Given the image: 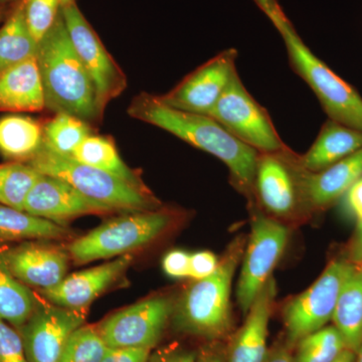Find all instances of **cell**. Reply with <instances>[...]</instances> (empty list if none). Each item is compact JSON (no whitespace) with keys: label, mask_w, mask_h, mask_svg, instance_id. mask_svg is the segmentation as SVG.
Wrapping results in <instances>:
<instances>
[{"label":"cell","mask_w":362,"mask_h":362,"mask_svg":"<svg viewBox=\"0 0 362 362\" xmlns=\"http://www.w3.org/2000/svg\"><path fill=\"white\" fill-rule=\"evenodd\" d=\"M128 115L156 126L182 141L220 159L230 170L233 185L255 199V175L259 152L230 134L214 119L164 104L157 95L141 93L128 107Z\"/></svg>","instance_id":"6da1fadb"},{"label":"cell","mask_w":362,"mask_h":362,"mask_svg":"<svg viewBox=\"0 0 362 362\" xmlns=\"http://www.w3.org/2000/svg\"><path fill=\"white\" fill-rule=\"evenodd\" d=\"M37 59L44 84L45 109L71 114L90 126L103 120L96 88L71 42L63 13L39 42Z\"/></svg>","instance_id":"7a4b0ae2"},{"label":"cell","mask_w":362,"mask_h":362,"mask_svg":"<svg viewBox=\"0 0 362 362\" xmlns=\"http://www.w3.org/2000/svg\"><path fill=\"white\" fill-rule=\"evenodd\" d=\"M245 247L244 237L233 240L216 272L209 277L194 280L182 293L171 316L176 330L211 340L228 334L232 326L233 278L242 261Z\"/></svg>","instance_id":"3957f363"},{"label":"cell","mask_w":362,"mask_h":362,"mask_svg":"<svg viewBox=\"0 0 362 362\" xmlns=\"http://www.w3.org/2000/svg\"><path fill=\"white\" fill-rule=\"evenodd\" d=\"M40 175L54 176L70 183L85 197L110 207L114 211H154L160 202L147 187H139L106 171L86 165L68 156H62L42 144L30 159Z\"/></svg>","instance_id":"277c9868"},{"label":"cell","mask_w":362,"mask_h":362,"mask_svg":"<svg viewBox=\"0 0 362 362\" xmlns=\"http://www.w3.org/2000/svg\"><path fill=\"white\" fill-rule=\"evenodd\" d=\"M284 40L290 65L318 98L329 119L362 131V98L310 51L287 18L273 23Z\"/></svg>","instance_id":"5b68a950"},{"label":"cell","mask_w":362,"mask_h":362,"mask_svg":"<svg viewBox=\"0 0 362 362\" xmlns=\"http://www.w3.org/2000/svg\"><path fill=\"white\" fill-rule=\"evenodd\" d=\"M173 214L166 211H136L105 221L87 235L71 242L70 258L77 264L130 254L160 237L173 223Z\"/></svg>","instance_id":"8992f818"},{"label":"cell","mask_w":362,"mask_h":362,"mask_svg":"<svg viewBox=\"0 0 362 362\" xmlns=\"http://www.w3.org/2000/svg\"><path fill=\"white\" fill-rule=\"evenodd\" d=\"M207 115L259 153H277L288 147L268 112L247 92L238 71Z\"/></svg>","instance_id":"52a82bcc"},{"label":"cell","mask_w":362,"mask_h":362,"mask_svg":"<svg viewBox=\"0 0 362 362\" xmlns=\"http://www.w3.org/2000/svg\"><path fill=\"white\" fill-rule=\"evenodd\" d=\"M352 265L345 258L333 259L308 289L285 305L283 320L290 345L296 346L302 338L332 321L340 290Z\"/></svg>","instance_id":"ba28073f"},{"label":"cell","mask_w":362,"mask_h":362,"mask_svg":"<svg viewBox=\"0 0 362 362\" xmlns=\"http://www.w3.org/2000/svg\"><path fill=\"white\" fill-rule=\"evenodd\" d=\"M289 240V228L276 218L257 214L242 258L237 298L246 315L252 302L273 276Z\"/></svg>","instance_id":"9c48e42d"},{"label":"cell","mask_w":362,"mask_h":362,"mask_svg":"<svg viewBox=\"0 0 362 362\" xmlns=\"http://www.w3.org/2000/svg\"><path fill=\"white\" fill-rule=\"evenodd\" d=\"M62 13L76 52L96 88L98 105L104 114L107 105L127 88V77L76 2L64 6Z\"/></svg>","instance_id":"30bf717a"},{"label":"cell","mask_w":362,"mask_h":362,"mask_svg":"<svg viewBox=\"0 0 362 362\" xmlns=\"http://www.w3.org/2000/svg\"><path fill=\"white\" fill-rule=\"evenodd\" d=\"M175 303L169 297H153L117 312L98 326L109 349H149L159 342Z\"/></svg>","instance_id":"8fae6325"},{"label":"cell","mask_w":362,"mask_h":362,"mask_svg":"<svg viewBox=\"0 0 362 362\" xmlns=\"http://www.w3.org/2000/svg\"><path fill=\"white\" fill-rule=\"evenodd\" d=\"M85 312L40 299L20 333L28 362H59L69 338L85 324Z\"/></svg>","instance_id":"7c38bea8"},{"label":"cell","mask_w":362,"mask_h":362,"mask_svg":"<svg viewBox=\"0 0 362 362\" xmlns=\"http://www.w3.org/2000/svg\"><path fill=\"white\" fill-rule=\"evenodd\" d=\"M237 49L221 52L190 73L173 90L158 96L159 99L178 110L207 115L237 71Z\"/></svg>","instance_id":"4fadbf2b"},{"label":"cell","mask_w":362,"mask_h":362,"mask_svg":"<svg viewBox=\"0 0 362 362\" xmlns=\"http://www.w3.org/2000/svg\"><path fill=\"white\" fill-rule=\"evenodd\" d=\"M295 153L289 147L277 153H259L255 197L272 216L288 218L302 206Z\"/></svg>","instance_id":"5bb4252c"},{"label":"cell","mask_w":362,"mask_h":362,"mask_svg":"<svg viewBox=\"0 0 362 362\" xmlns=\"http://www.w3.org/2000/svg\"><path fill=\"white\" fill-rule=\"evenodd\" d=\"M69 252L40 240H25L16 246L0 245V261L23 284L45 290L66 276Z\"/></svg>","instance_id":"9a60e30c"},{"label":"cell","mask_w":362,"mask_h":362,"mask_svg":"<svg viewBox=\"0 0 362 362\" xmlns=\"http://www.w3.org/2000/svg\"><path fill=\"white\" fill-rule=\"evenodd\" d=\"M23 211L62 226L86 214L114 213L110 207L85 197L66 181L45 175L28 192Z\"/></svg>","instance_id":"2e32d148"},{"label":"cell","mask_w":362,"mask_h":362,"mask_svg":"<svg viewBox=\"0 0 362 362\" xmlns=\"http://www.w3.org/2000/svg\"><path fill=\"white\" fill-rule=\"evenodd\" d=\"M132 261L130 254L124 255L103 265L71 274L58 285L40 290V297L57 306L85 312L97 297L125 273Z\"/></svg>","instance_id":"e0dca14e"},{"label":"cell","mask_w":362,"mask_h":362,"mask_svg":"<svg viewBox=\"0 0 362 362\" xmlns=\"http://www.w3.org/2000/svg\"><path fill=\"white\" fill-rule=\"evenodd\" d=\"M295 165L302 206L314 211L324 209L344 197L362 177V148L319 173L302 168L297 153Z\"/></svg>","instance_id":"ac0fdd59"},{"label":"cell","mask_w":362,"mask_h":362,"mask_svg":"<svg viewBox=\"0 0 362 362\" xmlns=\"http://www.w3.org/2000/svg\"><path fill=\"white\" fill-rule=\"evenodd\" d=\"M276 292L275 279L272 277L252 302L244 325L228 345L225 362H265L269 354V322Z\"/></svg>","instance_id":"d6986e66"},{"label":"cell","mask_w":362,"mask_h":362,"mask_svg":"<svg viewBox=\"0 0 362 362\" xmlns=\"http://www.w3.org/2000/svg\"><path fill=\"white\" fill-rule=\"evenodd\" d=\"M45 109L44 84L37 57L0 71V112L35 113Z\"/></svg>","instance_id":"ffe728a7"},{"label":"cell","mask_w":362,"mask_h":362,"mask_svg":"<svg viewBox=\"0 0 362 362\" xmlns=\"http://www.w3.org/2000/svg\"><path fill=\"white\" fill-rule=\"evenodd\" d=\"M362 148V131L329 119L321 128L315 141L303 156H298L299 165L315 173L330 168Z\"/></svg>","instance_id":"44dd1931"},{"label":"cell","mask_w":362,"mask_h":362,"mask_svg":"<svg viewBox=\"0 0 362 362\" xmlns=\"http://www.w3.org/2000/svg\"><path fill=\"white\" fill-rule=\"evenodd\" d=\"M349 349L357 352L362 342V265H352L345 278L332 317Z\"/></svg>","instance_id":"7402d4cb"},{"label":"cell","mask_w":362,"mask_h":362,"mask_svg":"<svg viewBox=\"0 0 362 362\" xmlns=\"http://www.w3.org/2000/svg\"><path fill=\"white\" fill-rule=\"evenodd\" d=\"M44 143L42 123L28 116L0 118V154L9 161L28 162Z\"/></svg>","instance_id":"603a6c76"},{"label":"cell","mask_w":362,"mask_h":362,"mask_svg":"<svg viewBox=\"0 0 362 362\" xmlns=\"http://www.w3.org/2000/svg\"><path fill=\"white\" fill-rule=\"evenodd\" d=\"M69 235L70 232L59 223L0 204V245L64 239Z\"/></svg>","instance_id":"cb8c5ba5"},{"label":"cell","mask_w":362,"mask_h":362,"mask_svg":"<svg viewBox=\"0 0 362 362\" xmlns=\"http://www.w3.org/2000/svg\"><path fill=\"white\" fill-rule=\"evenodd\" d=\"M39 42L26 23L23 0H18L0 28V71L37 57Z\"/></svg>","instance_id":"d4e9b609"},{"label":"cell","mask_w":362,"mask_h":362,"mask_svg":"<svg viewBox=\"0 0 362 362\" xmlns=\"http://www.w3.org/2000/svg\"><path fill=\"white\" fill-rule=\"evenodd\" d=\"M71 158L86 165L106 171L136 187H146L139 176L126 165L117 150L115 143L109 136H88L74 151Z\"/></svg>","instance_id":"484cf974"},{"label":"cell","mask_w":362,"mask_h":362,"mask_svg":"<svg viewBox=\"0 0 362 362\" xmlns=\"http://www.w3.org/2000/svg\"><path fill=\"white\" fill-rule=\"evenodd\" d=\"M37 301L39 295L14 277L0 261V318L20 330Z\"/></svg>","instance_id":"4316f807"},{"label":"cell","mask_w":362,"mask_h":362,"mask_svg":"<svg viewBox=\"0 0 362 362\" xmlns=\"http://www.w3.org/2000/svg\"><path fill=\"white\" fill-rule=\"evenodd\" d=\"M92 127L78 117L71 114L54 113L42 123L44 146L62 156L71 157L78 145L92 134Z\"/></svg>","instance_id":"83f0119b"},{"label":"cell","mask_w":362,"mask_h":362,"mask_svg":"<svg viewBox=\"0 0 362 362\" xmlns=\"http://www.w3.org/2000/svg\"><path fill=\"white\" fill-rule=\"evenodd\" d=\"M40 175L25 162L0 164V204L23 211L28 192Z\"/></svg>","instance_id":"f1b7e54d"},{"label":"cell","mask_w":362,"mask_h":362,"mask_svg":"<svg viewBox=\"0 0 362 362\" xmlns=\"http://www.w3.org/2000/svg\"><path fill=\"white\" fill-rule=\"evenodd\" d=\"M296 347L295 362H332L347 349L341 333L334 325H326L302 338Z\"/></svg>","instance_id":"f546056e"},{"label":"cell","mask_w":362,"mask_h":362,"mask_svg":"<svg viewBox=\"0 0 362 362\" xmlns=\"http://www.w3.org/2000/svg\"><path fill=\"white\" fill-rule=\"evenodd\" d=\"M108 349L98 328L84 324L69 338L59 362H101Z\"/></svg>","instance_id":"4dcf8cb0"},{"label":"cell","mask_w":362,"mask_h":362,"mask_svg":"<svg viewBox=\"0 0 362 362\" xmlns=\"http://www.w3.org/2000/svg\"><path fill=\"white\" fill-rule=\"evenodd\" d=\"M23 4L28 28L40 42L61 16L62 0H23Z\"/></svg>","instance_id":"1f68e13d"},{"label":"cell","mask_w":362,"mask_h":362,"mask_svg":"<svg viewBox=\"0 0 362 362\" xmlns=\"http://www.w3.org/2000/svg\"><path fill=\"white\" fill-rule=\"evenodd\" d=\"M0 362H28L20 331L0 318Z\"/></svg>","instance_id":"d6a6232c"},{"label":"cell","mask_w":362,"mask_h":362,"mask_svg":"<svg viewBox=\"0 0 362 362\" xmlns=\"http://www.w3.org/2000/svg\"><path fill=\"white\" fill-rule=\"evenodd\" d=\"M220 259L214 252L201 251L190 255L189 277L194 280H202L211 276L218 269Z\"/></svg>","instance_id":"836d02e7"},{"label":"cell","mask_w":362,"mask_h":362,"mask_svg":"<svg viewBox=\"0 0 362 362\" xmlns=\"http://www.w3.org/2000/svg\"><path fill=\"white\" fill-rule=\"evenodd\" d=\"M190 255L182 250L168 252L162 261V268L166 275L173 278L189 277Z\"/></svg>","instance_id":"e575fe53"},{"label":"cell","mask_w":362,"mask_h":362,"mask_svg":"<svg viewBox=\"0 0 362 362\" xmlns=\"http://www.w3.org/2000/svg\"><path fill=\"white\" fill-rule=\"evenodd\" d=\"M151 350L149 349H109L101 362H147Z\"/></svg>","instance_id":"d590c367"},{"label":"cell","mask_w":362,"mask_h":362,"mask_svg":"<svg viewBox=\"0 0 362 362\" xmlns=\"http://www.w3.org/2000/svg\"><path fill=\"white\" fill-rule=\"evenodd\" d=\"M199 354L194 350H185L173 347L164 349L150 354L147 362H197Z\"/></svg>","instance_id":"8d00e7d4"},{"label":"cell","mask_w":362,"mask_h":362,"mask_svg":"<svg viewBox=\"0 0 362 362\" xmlns=\"http://www.w3.org/2000/svg\"><path fill=\"white\" fill-rule=\"evenodd\" d=\"M356 220V230L347 246L345 259L354 265H362V216Z\"/></svg>","instance_id":"74e56055"},{"label":"cell","mask_w":362,"mask_h":362,"mask_svg":"<svg viewBox=\"0 0 362 362\" xmlns=\"http://www.w3.org/2000/svg\"><path fill=\"white\" fill-rule=\"evenodd\" d=\"M345 206L356 218L362 216V177L344 195Z\"/></svg>","instance_id":"f35d334b"},{"label":"cell","mask_w":362,"mask_h":362,"mask_svg":"<svg viewBox=\"0 0 362 362\" xmlns=\"http://www.w3.org/2000/svg\"><path fill=\"white\" fill-rule=\"evenodd\" d=\"M254 1L256 2L259 8L268 16L272 23L285 16L277 0H254Z\"/></svg>","instance_id":"ab89813d"},{"label":"cell","mask_w":362,"mask_h":362,"mask_svg":"<svg viewBox=\"0 0 362 362\" xmlns=\"http://www.w3.org/2000/svg\"><path fill=\"white\" fill-rule=\"evenodd\" d=\"M265 362H295L294 356L284 345L269 350Z\"/></svg>","instance_id":"60d3db41"},{"label":"cell","mask_w":362,"mask_h":362,"mask_svg":"<svg viewBox=\"0 0 362 362\" xmlns=\"http://www.w3.org/2000/svg\"><path fill=\"white\" fill-rule=\"evenodd\" d=\"M197 362H225V354L216 349H206L199 354Z\"/></svg>","instance_id":"b9f144b4"},{"label":"cell","mask_w":362,"mask_h":362,"mask_svg":"<svg viewBox=\"0 0 362 362\" xmlns=\"http://www.w3.org/2000/svg\"><path fill=\"white\" fill-rule=\"evenodd\" d=\"M332 362H356V352L349 349H344Z\"/></svg>","instance_id":"7bdbcfd3"},{"label":"cell","mask_w":362,"mask_h":362,"mask_svg":"<svg viewBox=\"0 0 362 362\" xmlns=\"http://www.w3.org/2000/svg\"><path fill=\"white\" fill-rule=\"evenodd\" d=\"M6 6H2V4H0V23H1L2 21L4 20V18H6L7 14H8V8H7Z\"/></svg>","instance_id":"ee69618b"},{"label":"cell","mask_w":362,"mask_h":362,"mask_svg":"<svg viewBox=\"0 0 362 362\" xmlns=\"http://www.w3.org/2000/svg\"><path fill=\"white\" fill-rule=\"evenodd\" d=\"M356 362H362V342L356 352Z\"/></svg>","instance_id":"f6af8a7d"},{"label":"cell","mask_w":362,"mask_h":362,"mask_svg":"<svg viewBox=\"0 0 362 362\" xmlns=\"http://www.w3.org/2000/svg\"><path fill=\"white\" fill-rule=\"evenodd\" d=\"M18 0H0V4L2 6H11V4H16Z\"/></svg>","instance_id":"bcb514c9"},{"label":"cell","mask_w":362,"mask_h":362,"mask_svg":"<svg viewBox=\"0 0 362 362\" xmlns=\"http://www.w3.org/2000/svg\"><path fill=\"white\" fill-rule=\"evenodd\" d=\"M76 0H62V4L64 6H70L71 4H75Z\"/></svg>","instance_id":"7dc6e473"}]
</instances>
